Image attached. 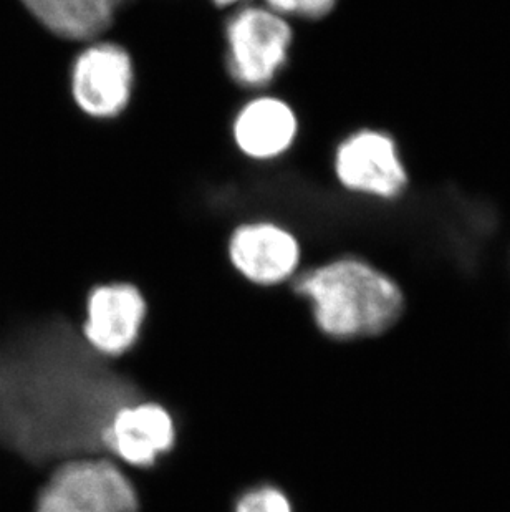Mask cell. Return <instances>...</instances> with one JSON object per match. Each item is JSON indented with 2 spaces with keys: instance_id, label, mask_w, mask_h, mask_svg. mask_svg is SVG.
<instances>
[{
  "instance_id": "14",
  "label": "cell",
  "mask_w": 510,
  "mask_h": 512,
  "mask_svg": "<svg viewBox=\"0 0 510 512\" xmlns=\"http://www.w3.org/2000/svg\"><path fill=\"white\" fill-rule=\"evenodd\" d=\"M217 7H231V5L241 4V2H246V0H212Z\"/></svg>"
},
{
  "instance_id": "8",
  "label": "cell",
  "mask_w": 510,
  "mask_h": 512,
  "mask_svg": "<svg viewBox=\"0 0 510 512\" xmlns=\"http://www.w3.org/2000/svg\"><path fill=\"white\" fill-rule=\"evenodd\" d=\"M335 174L343 188L383 199L396 198L408 184L395 141L376 130L355 131L338 145Z\"/></svg>"
},
{
  "instance_id": "12",
  "label": "cell",
  "mask_w": 510,
  "mask_h": 512,
  "mask_svg": "<svg viewBox=\"0 0 510 512\" xmlns=\"http://www.w3.org/2000/svg\"><path fill=\"white\" fill-rule=\"evenodd\" d=\"M232 512H295L284 489L274 484H257L237 496Z\"/></svg>"
},
{
  "instance_id": "9",
  "label": "cell",
  "mask_w": 510,
  "mask_h": 512,
  "mask_svg": "<svg viewBox=\"0 0 510 512\" xmlns=\"http://www.w3.org/2000/svg\"><path fill=\"white\" fill-rule=\"evenodd\" d=\"M231 266L237 274L262 289L292 281L302 261L297 237L279 224H242L232 232L227 244Z\"/></svg>"
},
{
  "instance_id": "6",
  "label": "cell",
  "mask_w": 510,
  "mask_h": 512,
  "mask_svg": "<svg viewBox=\"0 0 510 512\" xmlns=\"http://www.w3.org/2000/svg\"><path fill=\"white\" fill-rule=\"evenodd\" d=\"M135 67L130 52L115 42L92 40L70 72L73 102L92 118H115L130 105Z\"/></svg>"
},
{
  "instance_id": "13",
  "label": "cell",
  "mask_w": 510,
  "mask_h": 512,
  "mask_svg": "<svg viewBox=\"0 0 510 512\" xmlns=\"http://www.w3.org/2000/svg\"><path fill=\"white\" fill-rule=\"evenodd\" d=\"M265 7L277 14L300 19L317 20L332 12L337 0H264Z\"/></svg>"
},
{
  "instance_id": "1",
  "label": "cell",
  "mask_w": 510,
  "mask_h": 512,
  "mask_svg": "<svg viewBox=\"0 0 510 512\" xmlns=\"http://www.w3.org/2000/svg\"><path fill=\"white\" fill-rule=\"evenodd\" d=\"M141 398L120 363L87 347L77 320L0 337V450L39 473L67 459L105 455L111 416Z\"/></svg>"
},
{
  "instance_id": "2",
  "label": "cell",
  "mask_w": 510,
  "mask_h": 512,
  "mask_svg": "<svg viewBox=\"0 0 510 512\" xmlns=\"http://www.w3.org/2000/svg\"><path fill=\"white\" fill-rule=\"evenodd\" d=\"M290 287L308 304L315 329L333 342L385 334L405 307L400 285L357 257H342L300 272Z\"/></svg>"
},
{
  "instance_id": "11",
  "label": "cell",
  "mask_w": 510,
  "mask_h": 512,
  "mask_svg": "<svg viewBox=\"0 0 510 512\" xmlns=\"http://www.w3.org/2000/svg\"><path fill=\"white\" fill-rule=\"evenodd\" d=\"M25 9L60 39L92 42L110 29L130 0H20Z\"/></svg>"
},
{
  "instance_id": "3",
  "label": "cell",
  "mask_w": 510,
  "mask_h": 512,
  "mask_svg": "<svg viewBox=\"0 0 510 512\" xmlns=\"http://www.w3.org/2000/svg\"><path fill=\"white\" fill-rule=\"evenodd\" d=\"M130 473L106 455L78 456L50 469L32 512H138Z\"/></svg>"
},
{
  "instance_id": "4",
  "label": "cell",
  "mask_w": 510,
  "mask_h": 512,
  "mask_svg": "<svg viewBox=\"0 0 510 512\" xmlns=\"http://www.w3.org/2000/svg\"><path fill=\"white\" fill-rule=\"evenodd\" d=\"M294 32L289 19L269 7L246 5L226 24V63L241 87L259 90L274 82L289 60Z\"/></svg>"
},
{
  "instance_id": "10",
  "label": "cell",
  "mask_w": 510,
  "mask_h": 512,
  "mask_svg": "<svg viewBox=\"0 0 510 512\" xmlns=\"http://www.w3.org/2000/svg\"><path fill=\"white\" fill-rule=\"evenodd\" d=\"M299 133L294 108L282 98L260 95L239 110L232 136L242 155L252 160L279 158L292 148Z\"/></svg>"
},
{
  "instance_id": "7",
  "label": "cell",
  "mask_w": 510,
  "mask_h": 512,
  "mask_svg": "<svg viewBox=\"0 0 510 512\" xmlns=\"http://www.w3.org/2000/svg\"><path fill=\"white\" fill-rule=\"evenodd\" d=\"M178 426L159 401H131L113 413L103 431V451L126 469H150L176 446Z\"/></svg>"
},
{
  "instance_id": "5",
  "label": "cell",
  "mask_w": 510,
  "mask_h": 512,
  "mask_svg": "<svg viewBox=\"0 0 510 512\" xmlns=\"http://www.w3.org/2000/svg\"><path fill=\"white\" fill-rule=\"evenodd\" d=\"M148 315L150 302L138 285L102 282L93 285L85 297L80 335L98 357L116 362L140 342Z\"/></svg>"
}]
</instances>
